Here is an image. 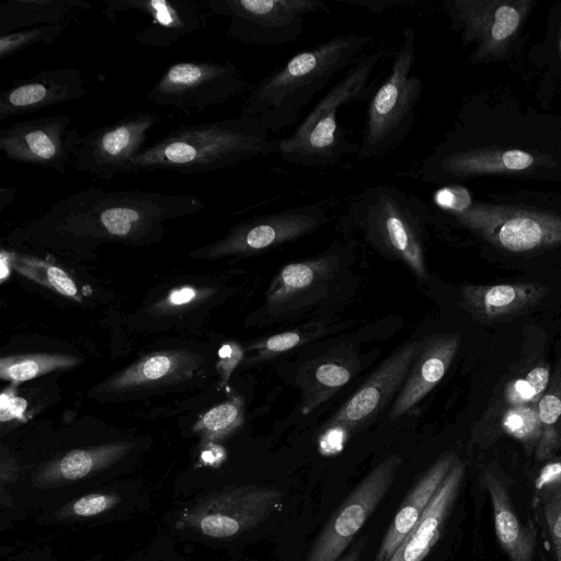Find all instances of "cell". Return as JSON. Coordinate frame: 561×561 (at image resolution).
Instances as JSON below:
<instances>
[{
    "instance_id": "cell-1",
    "label": "cell",
    "mask_w": 561,
    "mask_h": 561,
    "mask_svg": "<svg viewBox=\"0 0 561 561\" xmlns=\"http://www.w3.org/2000/svg\"><path fill=\"white\" fill-rule=\"evenodd\" d=\"M204 206L199 197L185 193L88 187L51 204L28 229L54 234L135 239L159 231L168 219L198 213Z\"/></svg>"
},
{
    "instance_id": "cell-2",
    "label": "cell",
    "mask_w": 561,
    "mask_h": 561,
    "mask_svg": "<svg viewBox=\"0 0 561 561\" xmlns=\"http://www.w3.org/2000/svg\"><path fill=\"white\" fill-rule=\"evenodd\" d=\"M373 42L368 34L352 32L298 51L250 90L240 115L257 118L270 134L290 127L313 96Z\"/></svg>"
},
{
    "instance_id": "cell-3",
    "label": "cell",
    "mask_w": 561,
    "mask_h": 561,
    "mask_svg": "<svg viewBox=\"0 0 561 561\" xmlns=\"http://www.w3.org/2000/svg\"><path fill=\"white\" fill-rule=\"evenodd\" d=\"M275 140L255 117L181 125L141 149L125 174L169 170L184 174L213 172L273 154Z\"/></svg>"
},
{
    "instance_id": "cell-4",
    "label": "cell",
    "mask_w": 561,
    "mask_h": 561,
    "mask_svg": "<svg viewBox=\"0 0 561 561\" xmlns=\"http://www.w3.org/2000/svg\"><path fill=\"white\" fill-rule=\"evenodd\" d=\"M383 54L378 48L360 56L289 136L275 140L274 153L304 168L333 167L344 156L357 153L359 145L350 141L347 131L339 126L337 113L341 107L371 95Z\"/></svg>"
},
{
    "instance_id": "cell-5",
    "label": "cell",
    "mask_w": 561,
    "mask_h": 561,
    "mask_svg": "<svg viewBox=\"0 0 561 561\" xmlns=\"http://www.w3.org/2000/svg\"><path fill=\"white\" fill-rule=\"evenodd\" d=\"M283 495L252 484L199 490L165 516L169 534L205 546L227 543L270 518Z\"/></svg>"
},
{
    "instance_id": "cell-6",
    "label": "cell",
    "mask_w": 561,
    "mask_h": 561,
    "mask_svg": "<svg viewBox=\"0 0 561 561\" xmlns=\"http://www.w3.org/2000/svg\"><path fill=\"white\" fill-rule=\"evenodd\" d=\"M346 218L381 253L402 261L417 277H426L423 230L428 205L393 185L377 184L357 194Z\"/></svg>"
},
{
    "instance_id": "cell-7",
    "label": "cell",
    "mask_w": 561,
    "mask_h": 561,
    "mask_svg": "<svg viewBox=\"0 0 561 561\" xmlns=\"http://www.w3.org/2000/svg\"><path fill=\"white\" fill-rule=\"evenodd\" d=\"M416 61V33L401 32L389 72L369 96L366 122L356 153L360 160H375L399 146L413 129L421 100V78L412 73Z\"/></svg>"
},
{
    "instance_id": "cell-8",
    "label": "cell",
    "mask_w": 561,
    "mask_h": 561,
    "mask_svg": "<svg viewBox=\"0 0 561 561\" xmlns=\"http://www.w3.org/2000/svg\"><path fill=\"white\" fill-rule=\"evenodd\" d=\"M213 15L229 19L228 37L248 45H287L304 33L306 19L329 13L322 0H207Z\"/></svg>"
},
{
    "instance_id": "cell-9",
    "label": "cell",
    "mask_w": 561,
    "mask_h": 561,
    "mask_svg": "<svg viewBox=\"0 0 561 561\" xmlns=\"http://www.w3.org/2000/svg\"><path fill=\"white\" fill-rule=\"evenodd\" d=\"M247 87L232 60H187L169 66L148 91V99L163 107L203 111L239 95Z\"/></svg>"
},
{
    "instance_id": "cell-10",
    "label": "cell",
    "mask_w": 561,
    "mask_h": 561,
    "mask_svg": "<svg viewBox=\"0 0 561 561\" xmlns=\"http://www.w3.org/2000/svg\"><path fill=\"white\" fill-rule=\"evenodd\" d=\"M402 458L390 455L351 492L324 525L306 561H336L393 483Z\"/></svg>"
},
{
    "instance_id": "cell-11",
    "label": "cell",
    "mask_w": 561,
    "mask_h": 561,
    "mask_svg": "<svg viewBox=\"0 0 561 561\" xmlns=\"http://www.w3.org/2000/svg\"><path fill=\"white\" fill-rule=\"evenodd\" d=\"M159 122L152 112H135L81 135L71 161L76 171L108 180L125 174L128 163L144 149L148 134Z\"/></svg>"
},
{
    "instance_id": "cell-12",
    "label": "cell",
    "mask_w": 561,
    "mask_h": 561,
    "mask_svg": "<svg viewBox=\"0 0 561 561\" xmlns=\"http://www.w3.org/2000/svg\"><path fill=\"white\" fill-rule=\"evenodd\" d=\"M149 508L142 482L114 480L36 514L46 527H98L124 522Z\"/></svg>"
},
{
    "instance_id": "cell-13",
    "label": "cell",
    "mask_w": 561,
    "mask_h": 561,
    "mask_svg": "<svg viewBox=\"0 0 561 561\" xmlns=\"http://www.w3.org/2000/svg\"><path fill=\"white\" fill-rule=\"evenodd\" d=\"M70 122L69 115L16 122L0 130V151L9 160L64 173L81 138Z\"/></svg>"
},
{
    "instance_id": "cell-14",
    "label": "cell",
    "mask_w": 561,
    "mask_h": 561,
    "mask_svg": "<svg viewBox=\"0 0 561 561\" xmlns=\"http://www.w3.org/2000/svg\"><path fill=\"white\" fill-rule=\"evenodd\" d=\"M329 220L325 208L312 203L254 216L234 226L211 249L215 253H257L306 237Z\"/></svg>"
},
{
    "instance_id": "cell-15",
    "label": "cell",
    "mask_w": 561,
    "mask_h": 561,
    "mask_svg": "<svg viewBox=\"0 0 561 561\" xmlns=\"http://www.w3.org/2000/svg\"><path fill=\"white\" fill-rule=\"evenodd\" d=\"M422 341L404 344L391 354L341 407L325 426H335L351 435L368 424L402 388Z\"/></svg>"
},
{
    "instance_id": "cell-16",
    "label": "cell",
    "mask_w": 561,
    "mask_h": 561,
    "mask_svg": "<svg viewBox=\"0 0 561 561\" xmlns=\"http://www.w3.org/2000/svg\"><path fill=\"white\" fill-rule=\"evenodd\" d=\"M104 14L108 20L128 11L146 15L149 22L135 33L141 45L165 48L203 27V11L188 0H107Z\"/></svg>"
},
{
    "instance_id": "cell-17",
    "label": "cell",
    "mask_w": 561,
    "mask_h": 561,
    "mask_svg": "<svg viewBox=\"0 0 561 561\" xmlns=\"http://www.w3.org/2000/svg\"><path fill=\"white\" fill-rule=\"evenodd\" d=\"M87 92L78 68L43 70L15 80L0 92V121L82 98Z\"/></svg>"
},
{
    "instance_id": "cell-18",
    "label": "cell",
    "mask_w": 561,
    "mask_h": 561,
    "mask_svg": "<svg viewBox=\"0 0 561 561\" xmlns=\"http://www.w3.org/2000/svg\"><path fill=\"white\" fill-rule=\"evenodd\" d=\"M459 345L458 333L435 334L422 340L420 351L390 411L391 421L411 410L442 380Z\"/></svg>"
},
{
    "instance_id": "cell-19",
    "label": "cell",
    "mask_w": 561,
    "mask_h": 561,
    "mask_svg": "<svg viewBox=\"0 0 561 561\" xmlns=\"http://www.w3.org/2000/svg\"><path fill=\"white\" fill-rule=\"evenodd\" d=\"M360 363L351 347H335L304 363L297 370L296 383L301 392L300 411L313 412L333 397L357 374Z\"/></svg>"
},
{
    "instance_id": "cell-20",
    "label": "cell",
    "mask_w": 561,
    "mask_h": 561,
    "mask_svg": "<svg viewBox=\"0 0 561 561\" xmlns=\"http://www.w3.org/2000/svg\"><path fill=\"white\" fill-rule=\"evenodd\" d=\"M342 261L341 248H331L318 256L284 265L273 278L266 293V302L274 311L294 308L311 291L332 277Z\"/></svg>"
},
{
    "instance_id": "cell-21",
    "label": "cell",
    "mask_w": 561,
    "mask_h": 561,
    "mask_svg": "<svg viewBox=\"0 0 561 561\" xmlns=\"http://www.w3.org/2000/svg\"><path fill=\"white\" fill-rule=\"evenodd\" d=\"M547 287L539 283L465 285V308L479 321L494 322L525 312L540 302Z\"/></svg>"
},
{
    "instance_id": "cell-22",
    "label": "cell",
    "mask_w": 561,
    "mask_h": 561,
    "mask_svg": "<svg viewBox=\"0 0 561 561\" xmlns=\"http://www.w3.org/2000/svg\"><path fill=\"white\" fill-rule=\"evenodd\" d=\"M453 217L469 228L480 231L496 245L511 252H525L561 243V224L531 217H512L485 221L466 211H451Z\"/></svg>"
},
{
    "instance_id": "cell-23",
    "label": "cell",
    "mask_w": 561,
    "mask_h": 561,
    "mask_svg": "<svg viewBox=\"0 0 561 561\" xmlns=\"http://www.w3.org/2000/svg\"><path fill=\"white\" fill-rule=\"evenodd\" d=\"M456 462L451 454L439 457L402 501L374 561H389L405 540Z\"/></svg>"
},
{
    "instance_id": "cell-24",
    "label": "cell",
    "mask_w": 561,
    "mask_h": 561,
    "mask_svg": "<svg viewBox=\"0 0 561 561\" xmlns=\"http://www.w3.org/2000/svg\"><path fill=\"white\" fill-rule=\"evenodd\" d=\"M463 474V463L456 460L416 525L389 561H422L427 556L440 536Z\"/></svg>"
},
{
    "instance_id": "cell-25",
    "label": "cell",
    "mask_w": 561,
    "mask_h": 561,
    "mask_svg": "<svg viewBox=\"0 0 561 561\" xmlns=\"http://www.w3.org/2000/svg\"><path fill=\"white\" fill-rule=\"evenodd\" d=\"M482 478L492 503L497 539L511 561H533L536 530L529 522L520 523L503 480L492 467L484 468Z\"/></svg>"
},
{
    "instance_id": "cell-26",
    "label": "cell",
    "mask_w": 561,
    "mask_h": 561,
    "mask_svg": "<svg viewBox=\"0 0 561 561\" xmlns=\"http://www.w3.org/2000/svg\"><path fill=\"white\" fill-rule=\"evenodd\" d=\"M91 5L84 0H8L0 4V35L56 23H65Z\"/></svg>"
},
{
    "instance_id": "cell-27",
    "label": "cell",
    "mask_w": 561,
    "mask_h": 561,
    "mask_svg": "<svg viewBox=\"0 0 561 561\" xmlns=\"http://www.w3.org/2000/svg\"><path fill=\"white\" fill-rule=\"evenodd\" d=\"M541 427L536 447L538 459H547L561 448V358L538 404Z\"/></svg>"
},
{
    "instance_id": "cell-28",
    "label": "cell",
    "mask_w": 561,
    "mask_h": 561,
    "mask_svg": "<svg viewBox=\"0 0 561 561\" xmlns=\"http://www.w3.org/2000/svg\"><path fill=\"white\" fill-rule=\"evenodd\" d=\"M79 359L66 354H26L2 357L0 377L12 382H22L48 374L53 370L69 368Z\"/></svg>"
},
{
    "instance_id": "cell-29",
    "label": "cell",
    "mask_w": 561,
    "mask_h": 561,
    "mask_svg": "<svg viewBox=\"0 0 561 561\" xmlns=\"http://www.w3.org/2000/svg\"><path fill=\"white\" fill-rule=\"evenodd\" d=\"M183 362L184 356L175 352L147 356L107 382V389H126L161 379L180 369Z\"/></svg>"
},
{
    "instance_id": "cell-30",
    "label": "cell",
    "mask_w": 561,
    "mask_h": 561,
    "mask_svg": "<svg viewBox=\"0 0 561 561\" xmlns=\"http://www.w3.org/2000/svg\"><path fill=\"white\" fill-rule=\"evenodd\" d=\"M537 482L556 558L561 561V461L548 463Z\"/></svg>"
},
{
    "instance_id": "cell-31",
    "label": "cell",
    "mask_w": 561,
    "mask_h": 561,
    "mask_svg": "<svg viewBox=\"0 0 561 561\" xmlns=\"http://www.w3.org/2000/svg\"><path fill=\"white\" fill-rule=\"evenodd\" d=\"M243 422V400L233 397L207 411L194 425V432L207 444L221 440Z\"/></svg>"
},
{
    "instance_id": "cell-32",
    "label": "cell",
    "mask_w": 561,
    "mask_h": 561,
    "mask_svg": "<svg viewBox=\"0 0 561 561\" xmlns=\"http://www.w3.org/2000/svg\"><path fill=\"white\" fill-rule=\"evenodd\" d=\"M12 266L25 277L58 294L80 300L75 282L58 266L28 255L12 253Z\"/></svg>"
},
{
    "instance_id": "cell-33",
    "label": "cell",
    "mask_w": 561,
    "mask_h": 561,
    "mask_svg": "<svg viewBox=\"0 0 561 561\" xmlns=\"http://www.w3.org/2000/svg\"><path fill=\"white\" fill-rule=\"evenodd\" d=\"M325 328L320 323H309L285 332L270 335L250 346L254 351L252 363L275 358L324 334Z\"/></svg>"
},
{
    "instance_id": "cell-34",
    "label": "cell",
    "mask_w": 561,
    "mask_h": 561,
    "mask_svg": "<svg viewBox=\"0 0 561 561\" xmlns=\"http://www.w3.org/2000/svg\"><path fill=\"white\" fill-rule=\"evenodd\" d=\"M539 402L508 404L501 419L502 428L527 445L538 444L541 433Z\"/></svg>"
},
{
    "instance_id": "cell-35",
    "label": "cell",
    "mask_w": 561,
    "mask_h": 561,
    "mask_svg": "<svg viewBox=\"0 0 561 561\" xmlns=\"http://www.w3.org/2000/svg\"><path fill=\"white\" fill-rule=\"evenodd\" d=\"M65 23L33 26L0 35V60L37 44H53L65 31Z\"/></svg>"
},
{
    "instance_id": "cell-36",
    "label": "cell",
    "mask_w": 561,
    "mask_h": 561,
    "mask_svg": "<svg viewBox=\"0 0 561 561\" xmlns=\"http://www.w3.org/2000/svg\"><path fill=\"white\" fill-rule=\"evenodd\" d=\"M126 561H185L171 536H160L135 551Z\"/></svg>"
},
{
    "instance_id": "cell-37",
    "label": "cell",
    "mask_w": 561,
    "mask_h": 561,
    "mask_svg": "<svg viewBox=\"0 0 561 561\" xmlns=\"http://www.w3.org/2000/svg\"><path fill=\"white\" fill-rule=\"evenodd\" d=\"M218 357L219 360L217 363V370L220 374L222 383H226L230 378L233 369L242 360L243 350L238 343L228 342L219 348Z\"/></svg>"
},
{
    "instance_id": "cell-38",
    "label": "cell",
    "mask_w": 561,
    "mask_h": 561,
    "mask_svg": "<svg viewBox=\"0 0 561 561\" xmlns=\"http://www.w3.org/2000/svg\"><path fill=\"white\" fill-rule=\"evenodd\" d=\"M519 22L517 11L508 5L499 8L494 15L492 25V36L496 41L508 37L516 28Z\"/></svg>"
},
{
    "instance_id": "cell-39",
    "label": "cell",
    "mask_w": 561,
    "mask_h": 561,
    "mask_svg": "<svg viewBox=\"0 0 561 561\" xmlns=\"http://www.w3.org/2000/svg\"><path fill=\"white\" fill-rule=\"evenodd\" d=\"M27 402L15 396L12 389H5L0 397V420L7 422L13 419H23Z\"/></svg>"
},
{
    "instance_id": "cell-40",
    "label": "cell",
    "mask_w": 561,
    "mask_h": 561,
    "mask_svg": "<svg viewBox=\"0 0 561 561\" xmlns=\"http://www.w3.org/2000/svg\"><path fill=\"white\" fill-rule=\"evenodd\" d=\"M350 5L363 7L371 12H383L397 7H403L417 2L419 0H334Z\"/></svg>"
},
{
    "instance_id": "cell-41",
    "label": "cell",
    "mask_w": 561,
    "mask_h": 561,
    "mask_svg": "<svg viewBox=\"0 0 561 561\" xmlns=\"http://www.w3.org/2000/svg\"><path fill=\"white\" fill-rule=\"evenodd\" d=\"M7 561H60L51 546H38L25 549Z\"/></svg>"
},
{
    "instance_id": "cell-42",
    "label": "cell",
    "mask_w": 561,
    "mask_h": 561,
    "mask_svg": "<svg viewBox=\"0 0 561 561\" xmlns=\"http://www.w3.org/2000/svg\"><path fill=\"white\" fill-rule=\"evenodd\" d=\"M502 161L504 167L510 170H523L531 165L534 159L527 152L520 150H511L503 154Z\"/></svg>"
},
{
    "instance_id": "cell-43",
    "label": "cell",
    "mask_w": 561,
    "mask_h": 561,
    "mask_svg": "<svg viewBox=\"0 0 561 561\" xmlns=\"http://www.w3.org/2000/svg\"><path fill=\"white\" fill-rule=\"evenodd\" d=\"M196 297V290L192 287H183L172 290L168 297V302L172 306H180L192 301Z\"/></svg>"
},
{
    "instance_id": "cell-44",
    "label": "cell",
    "mask_w": 561,
    "mask_h": 561,
    "mask_svg": "<svg viewBox=\"0 0 561 561\" xmlns=\"http://www.w3.org/2000/svg\"><path fill=\"white\" fill-rule=\"evenodd\" d=\"M367 536L359 537L355 543L351 547V549L341 556L336 561H359L362 552L367 543Z\"/></svg>"
},
{
    "instance_id": "cell-45",
    "label": "cell",
    "mask_w": 561,
    "mask_h": 561,
    "mask_svg": "<svg viewBox=\"0 0 561 561\" xmlns=\"http://www.w3.org/2000/svg\"><path fill=\"white\" fill-rule=\"evenodd\" d=\"M12 266V253L4 250L0 254V279L3 282L10 274Z\"/></svg>"
},
{
    "instance_id": "cell-46",
    "label": "cell",
    "mask_w": 561,
    "mask_h": 561,
    "mask_svg": "<svg viewBox=\"0 0 561 561\" xmlns=\"http://www.w3.org/2000/svg\"><path fill=\"white\" fill-rule=\"evenodd\" d=\"M18 188L15 187L2 186L0 190V209H2L8 204L12 203Z\"/></svg>"
},
{
    "instance_id": "cell-47",
    "label": "cell",
    "mask_w": 561,
    "mask_h": 561,
    "mask_svg": "<svg viewBox=\"0 0 561 561\" xmlns=\"http://www.w3.org/2000/svg\"><path fill=\"white\" fill-rule=\"evenodd\" d=\"M103 553H94L92 556H90L89 558H87L84 561H103Z\"/></svg>"
}]
</instances>
